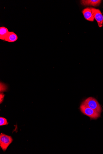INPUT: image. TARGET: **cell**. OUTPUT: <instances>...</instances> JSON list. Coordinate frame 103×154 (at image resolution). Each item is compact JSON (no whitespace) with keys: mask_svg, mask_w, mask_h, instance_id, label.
Masks as SVG:
<instances>
[{"mask_svg":"<svg viewBox=\"0 0 103 154\" xmlns=\"http://www.w3.org/2000/svg\"><path fill=\"white\" fill-rule=\"evenodd\" d=\"M81 112L89 117L91 120H96L100 117L101 114L82 103L80 106Z\"/></svg>","mask_w":103,"mask_h":154,"instance_id":"obj_1","label":"cell"},{"mask_svg":"<svg viewBox=\"0 0 103 154\" xmlns=\"http://www.w3.org/2000/svg\"><path fill=\"white\" fill-rule=\"evenodd\" d=\"M82 103L99 113L101 114L102 112L101 106L97 100L94 98L89 97L86 99Z\"/></svg>","mask_w":103,"mask_h":154,"instance_id":"obj_2","label":"cell"},{"mask_svg":"<svg viewBox=\"0 0 103 154\" xmlns=\"http://www.w3.org/2000/svg\"><path fill=\"white\" fill-rule=\"evenodd\" d=\"M13 141V139L11 136L3 133H1L0 135V146L4 151L6 150Z\"/></svg>","mask_w":103,"mask_h":154,"instance_id":"obj_3","label":"cell"},{"mask_svg":"<svg viewBox=\"0 0 103 154\" xmlns=\"http://www.w3.org/2000/svg\"><path fill=\"white\" fill-rule=\"evenodd\" d=\"M94 19L97 21L99 26L101 28L103 26V15L99 9L90 7Z\"/></svg>","mask_w":103,"mask_h":154,"instance_id":"obj_4","label":"cell"},{"mask_svg":"<svg viewBox=\"0 0 103 154\" xmlns=\"http://www.w3.org/2000/svg\"><path fill=\"white\" fill-rule=\"evenodd\" d=\"M82 13L85 18L90 21H94V18L90 8L87 7L84 9L82 11Z\"/></svg>","mask_w":103,"mask_h":154,"instance_id":"obj_5","label":"cell"},{"mask_svg":"<svg viewBox=\"0 0 103 154\" xmlns=\"http://www.w3.org/2000/svg\"><path fill=\"white\" fill-rule=\"evenodd\" d=\"M102 1L100 0H83L81 1V4L84 6H90L94 7L99 6Z\"/></svg>","mask_w":103,"mask_h":154,"instance_id":"obj_6","label":"cell"},{"mask_svg":"<svg viewBox=\"0 0 103 154\" xmlns=\"http://www.w3.org/2000/svg\"><path fill=\"white\" fill-rule=\"evenodd\" d=\"M18 39L17 34L13 32H9L4 41L9 43H13L17 40Z\"/></svg>","mask_w":103,"mask_h":154,"instance_id":"obj_7","label":"cell"},{"mask_svg":"<svg viewBox=\"0 0 103 154\" xmlns=\"http://www.w3.org/2000/svg\"><path fill=\"white\" fill-rule=\"evenodd\" d=\"M7 28L5 26H2L0 28V39L4 40L9 32Z\"/></svg>","mask_w":103,"mask_h":154,"instance_id":"obj_8","label":"cell"},{"mask_svg":"<svg viewBox=\"0 0 103 154\" xmlns=\"http://www.w3.org/2000/svg\"><path fill=\"white\" fill-rule=\"evenodd\" d=\"M8 123L7 119L3 117H0V126L7 125Z\"/></svg>","mask_w":103,"mask_h":154,"instance_id":"obj_9","label":"cell"},{"mask_svg":"<svg viewBox=\"0 0 103 154\" xmlns=\"http://www.w3.org/2000/svg\"><path fill=\"white\" fill-rule=\"evenodd\" d=\"M5 96V95L4 94H1V103H2V102H3L4 98Z\"/></svg>","mask_w":103,"mask_h":154,"instance_id":"obj_10","label":"cell"}]
</instances>
